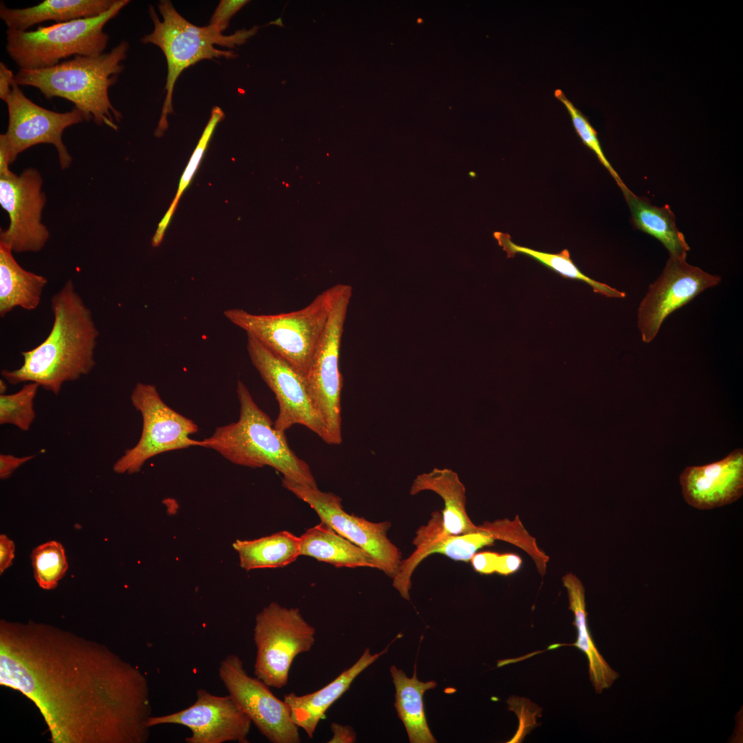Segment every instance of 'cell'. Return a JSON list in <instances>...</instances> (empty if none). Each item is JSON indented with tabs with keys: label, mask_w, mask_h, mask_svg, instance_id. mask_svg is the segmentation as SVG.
<instances>
[{
	"label": "cell",
	"mask_w": 743,
	"mask_h": 743,
	"mask_svg": "<svg viewBox=\"0 0 743 743\" xmlns=\"http://www.w3.org/2000/svg\"><path fill=\"white\" fill-rule=\"evenodd\" d=\"M0 685L39 710L53 743H145L144 675L106 646L54 626L0 621Z\"/></svg>",
	"instance_id": "6da1fadb"
},
{
	"label": "cell",
	"mask_w": 743,
	"mask_h": 743,
	"mask_svg": "<svg viewBox=\"0 0 743 743\" xmlns=\"http://www.w3.org/2000/svg\"><path fill=\"white\" fill-rule=\"evenodd\" d=\"M52 327L38 346L21 352L22 365L1 374L11 385L35 383L58 395L62 386L89 374L96 365L99 331L90 309L68 280L51 298Z\"/></svg>",
	"instance_id": "7a4b0ae2"
},
{
	"label": "cell",
	"mask_w": 743,
	"mask_h": 743,
	"mask_svg": "<svg viewBox=\"0 0 743 743\" xmlns=\"http://www.w3.org/2000/svg\"><path fill=\"white\" fill-rule=\"evenodd\" d=\"M129 44L122 41L109 52L96 56H76L47 68L19 69L14 76L19 85L37 88L47 99L62 98L72 102L86 121L114 130L121 113L109 99V89L123 70Z\"/></svg>",
	"instance_id": "3957f363"
},
{
	"label": "cell",
	"mask_w": 743,
	"mask_h": 743,
	"mask_svg": "<svg viewBox=\"0 0 743 743\" xmlns=\"http://www.w3.org/2000/svg\"><path fill=\"white\" fill-rule=\"evenodd\" d=\"M237 394L238 420L217 427L203 440L204 447L235 464L253 469L268 466L285 477L317 486L309 465L290 449L285 432L274 428V422L260 409L241 380L237 381Z\"/></svg>",
	"instance_id": "277c9868"
},
{
	"label": "cell",
	"mask_w": 743,
	"mask_h": 743,
	"mask_svg": "<svg viewBox=\"0 0 743 743\" xmlns=\"http://www.w3.org/2000/svg\"><path fill=\"white\" fill-rule=\"evenodd\" d=\"M158 10L163 20L158 18L154 8L149 7V14L154 24L151 34L144 36L141 41L159 47L167 63L166 91L161 116L155 136L160 137L168 128L167 116L173 112L172 96L175 84L181 73L189 67L204 59L225 57L232 58V51L217 49L214 45L234 47L243 44L253 36L258 27L250 30H238L229 36L223 35L212 26L198 27L189 22L173 6L170 1H161Z\"/></svg>",
	"instance_id": "5b68a950"
},
{
	"label": "cell",
	"mask_w": 743,
	"mask_h": 743,
	"mask_svg": "<svg viewBox=\"0 0 743 743\" xmlns=\"http://www.w3.org/2000/svg\"><path fill=\"white\" fill-rule=\"evenodd\" d=\"M341 288V284L333 286L307 306L288 313L256 314L232 308L224 314L248 336L305 375Z\"/></svg>",
	"instance_id": "8992f818"
},
{
	"label": "cell",
	"mask_w": 743,
	"mask_h": 743,
	"mask_svg": "<svg viewBox=\"0 0 743 743\" xmlns=\"http://www.w3.org/2000/svg\"><path fill=\"white\" fill-rule=\"evenodd\" d=\"M129 3L116 0L108 11L98 17L39 26L34 31L8 29L7 53L23 69L50 67L72 56H99L109 39L104 32L105 25Z\"/></svg>",
	"instance_id": "52a82bcc"
},
{
	"label": "cell",
	"mask_w": 743,
	"mask_h": 743,
	"mask_svg": "<svg viewBox=\"0 0 743 743\" xmlns=\"http://www.w3.org/2000/svg\"><path fill=\"white\" fill-rule=\"evenodd\" d=\"M315 635V628L299 609L270 603L255 618V676L270 687L286 686L294 658L311 650Z\"/></svg>",
	"instance_id": "ba28073f"
},
{
	"label": "cell",
	"mask_w": 743,
	"mask_h": 743,
	"mask_svg": "<svg viewBox=\"0 0 743 743\" xmlns=\"http://www.w3.org/2000/svg\"><path fill=\"white\" fill-rule=\"evenodd\" d=\"M130 398L142 416V430L136 444L126 450L114 463L116 473H136L148 460L157 455L194 446L204 447L203 440L190 438L197 432V425L168 406L154 385L138 383Z\"/></svg>",
	"instance_id": "9c48e42d"
},
{
	"label": "cell",
	"mask_w": 743,
	"mask_h": 743,
	"mask_svg": "<svg viewBox=\"0 0 743 743\" xmlns=\"http://www.w3.org/2000/svg\"><path fill=\"white\" fill-rule=\"evenodd\" d=\"M351 296L352 288L341 284L325 330L304 375L309 394L326 425L332 445H338L342 442L341 396L343 378L338 362L343 326Z\"/></svg>",
	"instance_id": "30bf717a"
},
{
	"label": "cell",
	"mask_w": 743,
	"mask_h": 743,
	"mask_svg": "<svg viewBox=\"0 0 743 743\" xmlns=\"http://www.w3.org/2000/svg\"><path fill=\"white\" fill-rule=\"evenodd\" d=\"M282 486L307 503L326 524L339 535L361 548L374 560L376 569L394 579L402 561L399 549L387 537L389 521L372 522L345 512L341 499L317 486L301 484L283 477Z\"/></svg>",
	"instance_id": "8fae6325"
},
{
	"label": "cell",
	"mask_w": 743,
	"mask_h": 743,
	"mask_svg": "<svg viewBox=\"0 0 743 743\" xmlns=\"http://www.w3.org/2000/svg\"><path fill=\"white\" fill-rule=\"evenodd\" d=\"M218 676L228 693L259 732L272 743H299V727L293 722L288 705L263 681L250 676L237 654L224 657Z\"/></svg>",
	"instance_id": "7c38bea8"
},
{
	"label": "cell",
	"mask_w": 743,
	"mask_h": 743,
	"mask_svg": "<svg viewBox=\"0 0 743 743\" xmlns=\"http://www.w3.org/2000/svg\"><path fill=\"white\" fill-rule=\"evenodd\" d=\"M246 347L252 365L277 400L274 428L286 432L294 424L303 425L330 444L327 429L312 402L304 375L250 336Z\"/></svg>",
	"instance_id": "4fadbf2b"
},
{
	"label": "cell",
	"mask_w": 743,
	"mask_h": 743,
	"mask_svg": "<svg viewBox=\"0 0 743 743\" xmlns=\"http://www.w3.org/2000/svg\"><path fill=\"white\" fill-rule=\"evenodd\" d=\"M43 179L34 168L19 175L11 171L0 175V204L9 217L8 227L0 233V244L12 252H37L47 243L50 233L42 223L46 196Z\"/></svg>",
	"instance_id": "5bb4252c"
},
{
	"label": "cell",
	"mask_w": 743,
	"mask_h": 743,
	"mask_svg": "<svg viewBox=\"0 0 743 743\" xmlns=\"http://www.w3.org/2000/svg\"><path fill=\"white\" fill-rule=\"evenodd\" d=\"M8 111V129L3 133L10 164L19 154L34 145L53 144L58 153L61 169L69 167L72 157L63 142L64 130L85 120L76 107L67 112H56L43 108L24 95L14 81L5 102Z\"/></svg>",
	"instance_id": "9a60e30c"
},
{
	"label": "cell",
	"mask_w": 743,
	"mask_h": 743,
	"mask_svg": "<svg viewBox=\"0 0 743 743\" xmlns=\"http://www.w3.org/2000/svg\"><path fill=\"white\" fill-rule=\"evenodd\" d=\"M720 281V276L691 266L686 259L669 257L661 274L649 286L637 311L642 341L652 342L668 316Z\"/></svg>",
	"instance_id": "2e32d148"
},
{
	"label": "cell",
	"mask_w": 743,
	"mask_h": 743,
	"mask_svg": "<svg viewBox=\"0 0 743 743\" xmlns=\"http://www.w3.org/2000/svg\"><path fill=\"white\" fill-rule=\"evenodd\" d=\"M147 724L149 727L186 726L191 732L185 738L186 743H248L252 722L229 694L217 696L199 689L191 706L164 715H151Z\"/></svg>",
	"instance_id": "e0dca14e"
},
{
	"label": "cell",
	"mask_w": 743,
	"mask_h": 743,
	"mask_svg": "<svg viewBox=\"0 0 743 743\" xmlns=\"http://www.w3.org/2000/svg\"><path fill=\"white\" fill-rule=\"evenodd\" d=\"M495 540L486 524L479 526V530L473 532L444 534L442 531V515L435 511L428 523L416 531L413 540L416 550L409 558L402 560L399 572L393 579V586L402 598L409 600L412 574L425 558L441 554L455 561L468 562L479 549L493 544Z\"/></svg>",
	"instance_id": "ac0fdd59"
},
{
	"label": "cell",
	"mask_w": 743,
	"mask_h": 743,
	"mask_svg": "<svg viewBox=\"0 0 743 743\" xmlns=\"http://www.w3.org/2000/svg\"><path fill=\"white\" fill-rule=\"evenodd\" d=\"M686 502L700 510L731 504L743 495V450L731 451L721 460L688 466L679 477Z\"/></svg>",
	"instance_id": "d6986e66"
},
{
	"label": "cell",
	"mask_w": 743,
	"mask_h": 743,
	"mask_svg": "<svg viewBox=\"0 0 743 743\" xmlns=\"http://www.w3.org/2000/svg\"><path fill=\"white\" fill-rule=\"evenodd\" d=\"M389 645L382 652L372 654L366 648L359 659L349 668L319 690L298 696L289 693L283 700L289 707L293 722L312 738L320 721L327 709L350 687L354 679L381 656L386 654Z\"/></svg>",
	"instance_id": "ffe728a7"
},
{
	"label": "cell",
	"mask_w": 743,
	"mask_h": 743,
	"mask_svg": "<svg viewBox=\"0 0 743 743\" xmlns=\"http://www.w3.org/2000/svg\"><path fill=\"white\" fill-rule=\"evenodd\" d=\"M424 491L437 493L444 501L442 531L446 535H462L477 531L479 526L470 519L466 510L465 487L458 475L449 469L435 468L418 475L413 481L410 494Z\"/></svg>",
	"instance_id": "44dd1931"
},
{
	"label": "cell",
	"mask_w": 743,
	"mask_h": 743,
	"mask_svg": "<svg viewBox=\"0 0 743 743\" xmlns=\"http://www.w3.org/2000/svg\"><path fill=\"white\" fill-rule=\"evenodd\" d=\"M116 0H45L23 8H9L0 3V18L9 30L27 31L47 21L64 23L98 17L108 11Z\"/></svg>",
	"instance_id": "7402d4cb"
},
{
	"label": "cell",
	"mask_w": 743,
	"mask_h": 743,
	"mask_svg": "<svg viewBox=\"0 0 743 743\" xmlns=\"http://www.w3.org/2000/svg\"><path fill=\"white\" fill-rule=\"evenodd\" d=\"M12 251L0 244V316L17 307L34 310L39 306L47 279L23 268Z\"/></svg>",
	"instance_id": "603a6c76"
},
{
	"label": "cell",
	"mask_w": 743,
	"mask_h": 743,
	"mask_svg": "<svg viewBox=\"0 0 743 743\" xmlns=\"http://www.w3.org/2000/svg\"><path fill=\"white\" fill-rule=\"evenodd\" d=\"M390 672L396 689L394 706L398 718L405 726L409 742H436L427 722L423 700L424 693L434 689L436 682L419 680L416 664L411 678H408L402 670L394 665L390 667Z\"/></svg>",
	"instance_id": "cb8c5ba5"
},
{
	"label": "cell",
	"mask_w": 743,
	"mask_h": 743,
	"mask_svg": "<svg viewBox=\"0 0 743 743\" xmlns=\"http://www.w3.org/2000/svg\"><path fill=\"white\" fill-rule=\"evenodd\" d=\"M567 590L569 609L574 616V625L577 630L576 642L572 645L584 653L588 660L589 675L596 693L612 685L618 674L612 669L597 649L588 625L585 589L580 580L571 573L563 577Z\"/></svg>",
	"instance_id": "d4e9b609"
},
{
	"label": "cell",
	"mask_w": 743,
	"mask_h": 743,
	"mask_svg": "<svg viewBox=\"0 0 743 743\" xmlns=\"http://www.w3.org/2000/svg\"><path fill=\"white\" fill-rule=\"evenodd\" d=\"M301 555L336 567L376 568L372 557L361 548L321 521L300 536Z\"/></svg>",
	"instance_id": "484cf974"
},
{
	"label": "cell",
	"mask_w": 743,
	"mask_h": 743,
	"mask_svg": "<svg viewBox=\"0 0 743 743\" xmlns=\"http://www.w3.org/2000/svg\"><path fill=\"white\" fill-rule=\"evenodd\" d=\"M636 228L655 237L667 248L669 257L686 259L690 247L676 225L669 206L658 207L636 195L628 188L623 191Z\"/></svg>",
	"instance_id": "4316f807"
},
{
	"label": "cell",
	"mask_w": 743,
	"mask_h": 743,
	"mask_svg": "<svg viewBox=\"0 0 743 743\" xmlns=\"http://www.w3.org/2000/svg\"><path fill=\"white\" fill-rule=\"evenodd\" d=\"M233 547L246 570L286 566L301 556V539L283 530L251 540H236Z\"/></svg>",
	"instance_id": "83f0119b"
},
{
	"label": "cell",
	"mask_w": 743,
	"mask_h": 743,
	"mask_svg": "<svg viewBox=\"0 0 743 743\" xmlns=\"http://www.w3.org/2000/svg\"><path fill=\"white\" fill-rule=\"evenodd\" d=\"M493 236L509 258L515 257L516 254H522L532 258L564 278L576 279L588 283L596 293L607 297L625 298L626 297L625 292L591 279L583 273L571 259L570 252L567 249L559 253H549L517 245L511 240L508 233L497 231L493 233Z\"/></svg>",
	"instance_id": "f1b7e54d"
},
{
	"label": "cell",
	"mask_w": 743,
	"mask_h": 743,
	"mask_svg": "<svg viewBox=\"0 0 743 743\" xmlns=\"http://www.w3.org/2000/svg\"><path fill=\"white\" fill-rule=\"evenodd\" d=\"M36 581L44 590L55 588L68 568L62 544L50 541L35 548L31 554Z\"/></svg>",
	"instance_id": "f546056e"
},
{
	"label": "cell",
	"mask_w": 743,
	"mask_h": 743,
	"mask_svg": "<svg viewBox=\"0 0 743 743\" xmlns=\"http://www.w3.org/2000/svg\"><path fill=\"white\" fill-rule=\"evenodd\" d=\"M224 114L220 107H214L212 109L208 122L204 129L202 136L190 158L183 175L181 177L176 195L169 210L158 224L157 230L152 238L151 244L153 247H157L161 244L165 230L175 212L178 201L198 167L217 125L224 118Z\"/></svg>",
	"instance_id": "4dcf8cb0"
},
{
	"label": "cell",
	"mask_w": 743,
	"mask_h": 743,
	"mask_svg": "<svg viewBox=\"0 0 743 743\" xmlns=\"http://www.w3.org/2000/svg\"><path fill=\"white\" fill-rule=\"evenodd\" d=\"M39 387L37 383H28L16 393L1 394L0 424L28 431L35 419L34 400Z\"/></svg>",
	"instance_id": "1f68e13d"
},
{
	"label": "cell",
	"mask_w": 743,
	"mask_h": 743,
	"mask_svg": "<svg viewBox=\"0 0 743 743\" xmlns=\"http://www.w3.org/2000/svg\"><path fill=\"white\" fill-rule=\"evenodd\" d=\"M554 95L567 109L570 116L573 127L583 143L595 153L600 162L609 171L621 191H623L627 189V187L605 155L597 136V132L588 118L573 105L561 89H556Z\"/></svg>",
	"instance_id": "d6a6232c"
},
{
	"label": "cell",
	"mask_w": 743,
	"mask_h": 743,
	"mask_svg": "<svg viewBox=\"0 0 743 743\" xmlns=\"http://www.w3.org/2000/svg\"><path fill=\"white\" fill-rule=\"evenodd\" d=\"M248 2L249 1L246 0L220 1L210 20L209 25L218 32L222 33L228 26L232 17Z\"/></svg>",
	"instance_id": "836d02e7"
},
{
	"label": "cell",
	"mask_w": 743,
	"mask_h": 743,
	"mask_svg": "<svg viewBox=\"0 0 743 743\" xmlns=\"http://www.w3.org/2000/svg\"><path fill=\"white\" fill-rule=\"evenodd\" d=\"M499 554L495 552L475 553L471 559L474 570L479 573L489 574L495 572Z\"/></svg>",
	"instance_id": "e575fe53"
},
{
	"label": "cell",
	"mask_w": 743,
	"mask_h": 743,
	"mask_svg": "<svg viewBox=\"0 0 743 743\" xmlns=\"http://www.w3.org/2000/svg\"><path fill=\"white\" fill-rule=\"evenodd\" d=\"M34 455L16 457L10 454L0 455V478L6 480L10 477L19 466L30 460Z\"/></svg>",
	"instance_id": "d590c367"
},
{
	"label": "cell",
	"mask_w": 743,
	"mask_h": 743,
	"mask_svg": "<svg viewBox=\"0 0 743 743\" xmlns=\"http://www.w3.org/2000/svg\"><path fill=\"white\" fill-rule=\"evenodd\" d=\"M332 737L329 743H353L356 740V734L349 725L332 722L330 726Z\"/></svg>",
	"instance_id": "8d00e7d4"
},
{
	"label": "cell",
	"mask_w": 743,
	"mask_h": 743,
	"mask_svg": "<svg viewBox=\"0 0 743 743\" xmlns=\"http://www.w3.org/2000/svg\"><path fill=\"white\" fill-rule=\"evenodd\" d=\"M15 546L6 535H0V573L1 574L12 563Z\"/></svg>",
	"instance_id": "74e56055"
},
{
	"label": "cell",
	"mask_w": 743,
	"mask_h": 743,
	"mask_svg": "<svg viewBox=\"0 0 743 743\" xmlns=\"http://www.w3.org/2000/svg\"><path fill=\"white\" fill-rule=\"evenodd\" d=\"M521 564V559L517 554L511 553L499 554L495 572L508 575L515 572L520 568Z\"/></svg>",
	"instance_id": "f35d334b"
},
{
	"label": "cell",
	"mask_w": 743,
	"mask_h": 743,
	"mask_svg": "<svg viewBox=\"0 0 743 743\" xmlns=\"http://www.w3.org/2000/svg\"><path fill=\"white\" fill-rule=\"evenodd\" d=\"M15 74L5 65L0 63V98L4 102L12 91V86L15 81Z\"/></svg>",
	"instance_id": "ab89813d"
},
{
	"label": "cell",
	"mask_w": 743,
	"mask_h": 743,
	"mask_svg": "<svg viewBox=\"0 0 743 743\" xmlns=\"http://www.w3.org/2000/svg\"><path fill=\"white\" fill-rule=\"evenodd\" d=\"M7 389V385L2 379L0 380V392L1 394H5Z\"/></svg>",
	"instance_id": "60d3db41"
},
{
	"label": "cell",
	"mask_w": 743,
	"mask_h": 743,
	"mask_svg": "<svg viewBox=\"0 0 743 743\" xmlns=\"http://www.w3.org/2000/svg\"><path fill=\"white\" fill-rule=\"evenodd\" d=\"M270 23H271V24H277V25H281V26H283V24H282V22H281V18H279V19H277V21H272V22H271Z\"/></svg>",
	"instance_id": "b9f144b4"
}]
</instances>
